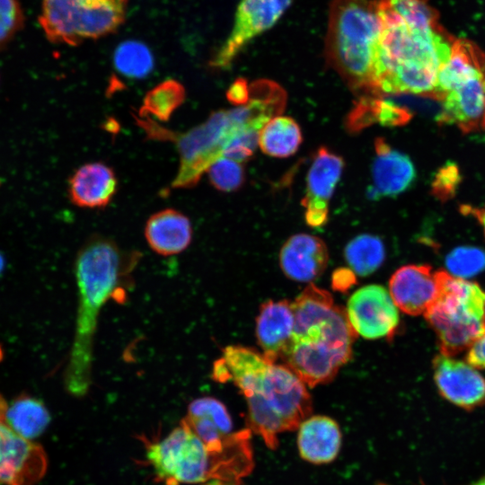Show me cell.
<instances>
[{"label": "cell", "mask_w": 485, "mask_h": 485, "mask_svg": "<svg viewBox=\"0 0 485 485\" xmlns=\"http://www.w3.org/2000/svg\"><path fill=\"white\" fill-rule=\"evenodd\" d=\"M470 485H485V477L482 478L481 480L476 481V482H473Z\"/></svg>", "instance_id": "60d3db41"}, {"label": "cell", "mask_w": 485, "mask_h": 485, "mask_svg": "<svg viewBox=\"0 0 485 485\" xmlns=\"http://www.w3.org/2000/svg\"><path fill=\"white\" fill-rule=\"evenodd\" d=\"M126 10L95 0H41L39 22L52 43L76 46L115 32Z\"/></svg>", "instance_id": "9c48e42d"}, {"label": "cell", "mask_w": 485, "mask_h": 485, "mask_svg": "<svg viewBox=\"0 0 485 485\" xmlns=\"http://www.w3.org/2000/svg\"><path fill=\"white\" fill-rule=\"evenodd\" d=\"M429 0H377L381 38L377 95L434 97L440 67L455 39L438 22Z\"/></svg>", "instance_id": "6da1fadb"}, {"label": "cell", "mask_w": 485, "mask_h": 485, "mask_svg": "<svg viewBox=\"0 0 485 485\" xmlns=\"http://www.w3.org/2000/svg\"><path fill=\"white\" fill-rule=\"evenodd\" d=\"M345 259L355 274L366 277L375 271L385 256L382 240L373 234H359L345 247Z\"/></svg>", "instance_id": "83f0119b"}, {"label": "cell", "mask_w": 485, "mask_h": 485, "mask_svg": "<svg viewBox=\"0 0 485 485\" xmlns=\"http://www.w3.org/2000/svg\"><path fill=\"white\" fill-rule=\"evenodd\" d=\"M484 326H485V304H484Z\"/></svg>", "instance_id": "b9f144b4"}, {"label": "cell", "mask_w": 485, "mask_h": 485, "mask_svg": "<svg viewBox=\"0 0 485 485\" xmlns=\"http://www.w3.org/2000/svg\"><path fill=\"white\" fill-rule=\"evenodd\" d=\"M433 366L436 387L445 399L465 410L485 404V379L472 366L440 354Z\"/></svg>", "instance_id": "9a60e30c"}, {"label": "cell", "mask_w": 485, "mask_h": 485, "mask_svg": "<svg viewBox=\"0 0 485 485\" xmlns=\"http://www.w3.org/2000/svg\"><path fill=\"white\" fill-rule=\"evenodd\" d=\"M2 423L22 437L32 441L40 436L50 422V414L38 398L22 393L6 403Z\"/></svg>", "instance_id": "d4e9b609"}, {"label": "cell", "mask_w": 485, "mask_h": 485, "mask_svg": "<svg viewBox=\"0 0 485 485\" xmlns=\"http://www.w3.org/2000/svg\"><path fill=\"white\" fill-rule=\"evenodd\" d=\"M137 124L149 139L172 142L180 154L179 171L171 184L172 189H190L198 183L202 174L222 156L227 142L243 123L234 109L212 112L206 121L184 133L161 127L150 117L133 114Z\"/></svg>", "instance_id": "52a82bcc"}, {"label": "cell", "mask_w": 485, "mask_h": 485, "mask_svg": "<svg viewBox=\"0 0 485 485\" xmlns=\"http://www.w3.org/2000/svg\"><path fill=\"white\" fill-rule=\"evenodd\" d=\"M4 264H5L4 258L3 254L0 252V275L2 274L4 269Z\"/></svg>", "instance_id": "ab89813d"}, {"label": "cell", "mask_w": 485, "mask_h": 485, "mask_svg": "<svg viewBox=\"0 0 485 485\" xmlns=\"http://www.w3.org/2000/svg\"><path fill=\"white\" fill-rule=\"evenodd\" d=\"M380 97H361L349 112L346 126L349 132H359L377 122V106Z\"/></svg>", "instance_id": "836d02e7"}, {"label": "cell", "mask_w": 485, "mask_h": 485, "mask_svg": "<svg viewBox=\"0 0 485 485\" xmlns=\"http://www.w3.org/2000/svg\"><path fill=\"white\" fill-rule=\"evenodd\" d=\"M344 166L343 158L327 147L321 146L314 154L306 176L305 196L302 200L305 222L309 226L317 228L326 225L330 200Z\"/></svg>", "instance_id": "4fadbf2b"}, {"label": "cell", "mask_w": 485, "mask_h": 485, "mask_svg": "<svg viewBox=\"0 0 485 485\" xmlns=\"http://www.w3.org/2000/svg\"><path fill=\"white\" fill-rule=\"evenodd\" d=\"M227 382L246 399L247 428L269 449L278 447L280 433L296 429L312 412L311 396L300 378L252 348L231 357Z\"/></svg>", "instance_id": "277c9868"}, {"label": "cell", "mask_w": 485, "mask_h": 485, "mask_svg": "<svg viewBox=\"0 0 485 485\" xmlns=\"http://www.w3.org/2000/svg\"><path fill=\"white\" fill-rule=\"evenodd\" d=\"M303 141L298 123L287 116L271 119L260 131L259 146L273 157H288L294 154Z\"/></svg>", "instance_id": "484cf974"}, {"label": "cell", "mask_w": 485, "mask_h": 485, "mask_svg": "<svg viewBox=\"0 0 485 485\" xmlns=\"http://www.w3.org/2000/svg\"><path fill=\"white\" fill-rule=\"evenodd\" d=\"M412 118L411 112L405 107L383 100H378L377 122L382 126L396 127L407 124Z\"/></svg>", "instance_id": "e575fe53"}, {"label": "cell", "mask_w": 485, "mask_h": 485, "mask_svg": "<svg viewBox=\"0 0 485 485\" xmlns=\"http://www.w3.org/2000/svg\"><path fill=\"white\" fill-rule=\"evenodd\" d=\"M440 277L439 296L424 315L436 334L441 354L452 357L485 332V293L477 284L445 270Z\"/></svg>", "instance_id": "ba28073f"}, {"label": "cell", "mask_w": 485, "mask_h": 485, "mask_svg": "<svg viewBox=\"0 0 485 485\" xmlns=\"http://www.w3.org/2000/svg\"><path fill=\"white\" fill-rule=\"evenodd\" d=\"M446 266L456 278L472 277L485 269V251L474 247H459L446 258Z\"/></svg>", "instance_id": "4dcf8cb0"}, {"label": "cell", "mask_w": 485, "mask_h": 485, "mask_svg": "<svg viewBox=\"0 0 485 485\" xmlns=\"http://www.w3.org/2000/svg\"><path fill=\"white\" fill-rule=\"evenodd\" d=\"M295 322L281 360L309 387L331 381L349 360L357 333L331 295L309 285L292 303Z\"/></svg>", "instance_id": "5b68a950"}, {"label": "cell", "mask_w": 485, "mask_h": 485, "mask_svg": "<svg viewBox=\"0 0 485 485\" xmlns=\"http://www.w3.org/2000/svg\"><path fill=\"white\" fill-rule=\"evenodd\" d=\"M137 251H124L102 235L91 236L76 255L78 290L75 332L64 373L66 390L84 394L91 384L93 340L101 309L110 300L124 304L140 260Z\"/></svg>", "instance_id": "7a4b0ae2"}, {"label": "cell", "mask_w": 485, "mask_h": 485, "mask_svg": "<svg viewBox=\"0 0 485 485\" xmlns=\"http://www.w3.org/2000/svg\"><path fill=\"white\" fill-rule=\"evenodd\" d=\"M328 249L314 235L298 234L287 239L279 253L284 274L295 281L311 282L320 277L328 263Z\"/></svg>", "instance_id": "ac0fdd59"}, {"label": "cell", "mask_w": 485, "mask_h": 485, "mask_svg": "<svg viewBox=\"0 0 485 485\" xmlns=\"http://www.w3.org/2000/svg\"><path fill=\"white\" fill-rule=\"evenodd\" d=\"M113 64L120 75L130 79H142L153 71L154 59L143 42L126 40L116 48Z\"/></svg>", "instance_id": "f1b7e54d"}, {"label": "cell", "mask_w": 485, "mask_h": 485, "mask_svg": "<svg viewBox=\"0 0 485 485\" xmlns=\"http://www.w3.org/2000/svg\"><path fill=\"white\" fill-rule=\"evenodd\" d=\"M440 270L428 265H405L389 281L390 295L395 305L410 315L425 314L439 296Z\"/></svg>", "instance_id": "5bb4252c"}, {"label": "cell", "mask_w": 485, "mask_h": 485, "mask_svg": "<svg viewBox=\"0 0 485 485\" xmlns=\"http://www.w3.org/2000/svg\"><path fill=\"white\" fill-rule=\"evenodd\" d=\"M346 313L355 332L367 340L392 337L399 324L397 306L379 285L365 286L353 293Z\"/></svg>", "instance_id": "8fae6325"}, {"label": "cell", "mask_w": 485, "mask_h": 485, "mask_svg": "<svg viewBox=\"0 0 485 485\" xmlns=\"http://www.w3.org/2000/svg\"><path fill=\"white\" fill-rule=\"evenodd\" d=\"M210 183L223 192L238 190L245 181L242 163L226 157H219L207 170Z\"/></svg>", "instance_id": "f546056e"}, {"label": "cell", "mask_w": 485, "mask_h": 485, "mask_svg": "<svg viewBox=\"0 0 485 485\" xmlns=\"http://www.w3.org/2000/svg\"><path fill=\"white\" fill-rule=\"evenodd\" d=\"M204 440H216L233 432V422L225 405L204 396L193 400L181 420Z\"/></svg>", "instance_id": "cb8c5ba5"}, {"label": "cell", "mask_w": 485, "mask_h": 485, "mask_svg": "<svg viewBox=\"0 0 485 485\" xmlns=\"http://www.w3.org/2000/svg\"><path fill=\"white\" fill-rule=\"evenodd\" d=\"M292 303L269 300L261 304L256 320V337L263 355L272 362L280 359L294 329Z\"/></svg>", "instance_id": "ffe728a7"}, {"label": "cell", "mask_w": 485, "mask_h": 485, "mask_svg": "<svg viewBox=\"0 0 485 485\" xmlns=\"http://www.w3.org/2000/svg\"><path fill=\"white\" fill-rule=\"evenodd\" d=\"M375 157L372 163V185L368 198H392L407 190L414 182L416 171L410 157L393 149L383 137L375 141Z\"/></svg>", "instance_id": "2e32d148"}, {"label": "cell", "mask_w": 485, "mask_h": 485, "mask_svg": "<svg viewBox=\"0 0 485 485\" xmlns=\"http://www.w3.org/2000/svg\"><path fill=\"white\" fill-rule=\"evenodd\" d=\"M441 101L439 123L456 125L464 133L485 128V74L458 84Z\"/></svg>", "instance_id": "e0dca14e"}, {"label": "cell", "mask_w": 485, "mask_h": 485, "mask_svg": "<svg viewBox=\"0 0 485 485\" xmlns=\"http://www.w3.org/2000/svg\"><path fill=\"white\" fill-rule=\"evenodd\" d=\"M356 274L349 269H337L331 277V287L339 292H346L356 283Z\"/></svg>", "instance_id": "8d00e7d4"}, {"label": "cell", "mask_w": 485, "mask_h": 485, "mask_svg": "<svg viewBox=\"0 0 485 485\" xmlns=\"http://www.w3.org/2000/svg\"><path fill=\"white\" fill-rule=\"evenodd\" d=\"M186 90L183 84L174 79H166L151 89L143 100L138 110L139 117H153L165 122L184 102Z\"/></svg>", "instance_id": "4316f807"}, {"label": "cell", "mask_w": 485, "mask_h": 485, "mask_svg": "<svg viewBox=\"0 0 485 485\" xmlns=\"http://www.w3.org/2000/svg\"><path fill=\"white\" fill-rule=\"evenodd\" d=\"M47 469L43 447L0 422V485H35Z\"/></svg>", "instance_id": "7c38bea8"}, {"label": "cell", "mask_w": 485, "mask_h": 485, "mask_svg": "<svg viewBox=\"0 0 485 485\" xmlns=\"http://www.w3.org/2000/svg\"><path fill=\"white\" fill-rule=\"evenodd\" d=\"M482 74H485V52L472 40L455 39L449 58L438 71L433 98L442 101L455 86Z\"/></svg>", "instance_id": "603a6c76"}, {"label": "cell", "mask_w": 485, "mask_h": 485, "mask_svg": "<svg viewBox=\"0 0 485 485\" xmlns=\"http://www.w3.org/2000/svg\"><path fill=\"white\" fill-rule=\"evenodd\" d=\"M461 182V174L455 163L448 162L435 174L431 192L438 200L445 202L454 197Z\"/></svg>", "instance_id": "d6a6232c"}, {"label": "cell", "mask_w": 485, "mask_h": 485, "mask_svg": "<svg viewBox=\"0 0 485 485\" xmlns=\"http://www.w3.org/2000/svg\"><path fill=\"white\" fill-rule=\"evenodd\" d=\"M226 99L237 106L246 104L250 100V84L244 78H237L227 89Z\"/></svg>", "instance_id": "d590c367"}, {"label": "cell", "mask_w": 485, "mask_h": 485, "mask_svg": "<svg viewBox=\"0 0 485 485\" xmlns=\"http://www.w3.org/2000/svg\"><path fill=\"white\" fill-rule=\"evenodd\" d=\"M118 190V179L111 167L101 162L79 167L68 181L71 202L84 208H103Z\"/></svg>", "instance_id": "d6986e66"}, {"label": "cell", "mask_w": 485, "mask_h": 485, "mask_svg": "<svg viewBox=\"0 0 485 485\" xmlns=\"http://www.w3.org/2000/svg\"><path fill=\"white\" fill-rule=\"evenodd\" d=\"M380 38L377 1H332L325 40L326 60L359 98L378 97Z\"/></svg>", "instance_id": "8992f818"}, {"label": "cell", "mask_w": 485, "mask_h": 485, "mask_svg": "<svg viewBox=\"0 0 485 485\" xmlns=\"http://www.w3.org/2000/svg\"><path fill=\"white\" fill-rule=\"evenodd\" d=\"M466 359L472 366L485 368V332L470 347Z\"/></svg>", "instance_id": "74e56055"}, {"label": "cell", "mask_w": 485, "mask_h": 485, "mask_svg": "<svg viewBox=\"0 0 485 485\" xmlns=\"http://www.w3.org/2000/svg\"><path fill=\"white\" fill-rule=\"evenodd\" d=\"M24 20L20 0H0V49L22 30Z\"/></svg>", "instance_id": "1f68e13d"}, {"label": "cell", "mask_w": 485, "mask_h": 485, "mask_svg": "<svg viewBox=\"0 0 485 485\" xmlns=\"http://www.w3.org/2000/svg\"><path fill=\"white\" fill-rule=\"evenodd\" d=\"M145 237L155 253L162 256L176 255L184 251L191 242V223L181 211L165 208L147 219Z\"/></svg>", "instance_id": "44dd1931"}, {"label": "cell", "mask_w": 485, "mask_h": 485, "mask_svg": "<svg viewBox=\"0 0 485 485\" xmlns=\"http://www.w3.org/2000/svg\"><path fill=\"white\" fill-rule=\"evenodd\" d=\"M341 432L338 423L330 417H308L299 426L297 446L300 456L313 464L332 462L341 446Z\"/></svg>", "instance_id": "7402d4cb"}, {"label": "cell", "mask_w": 485, "mask_h": 485, "mask_svg": "<svg viewBox=\"0 0 485 485\" xmlns=\"http://www.w3.org/2000/svg\"><path fill=\"white\" fill-rule=\"evenodd\" d=\"M292 0H241L233 29L209 61V66L225 70L231 66L242 48L254 38L270 29Z\"/></svg>", "instance_id": "30bf717a"}, {"label": "cell", "mask_w": 485, "mask_h": 485, "mask_svg": "<svg viewBox=\"0 0 485 485\" xmlns=\"http://www.w3.org/2000/svg\"><path fill=\"white\" fill-rule=\"evenodd\" d=\"M461 212L465 215H471L476 218L481 225L485 234V206L476 207L472 206L463 205L461 207Z\"/></svg>", "instance_id": "f35d334b"}, {"label": "cell", "mask_w": 485, "mask_h": 485, "mask_svg": "<svg viewBox=\"0 0 485 485\" xmlns=\"http://www.w3.org/2000/svg\"><path fill=\"white\" fill-rule=\"evenodd\" d=\"M246 428L207 441L182 421L161 439H144L147 463L163 485H242L253 467Z\"/></svg>", "instance_id": "3957f363"}]
</instances>
